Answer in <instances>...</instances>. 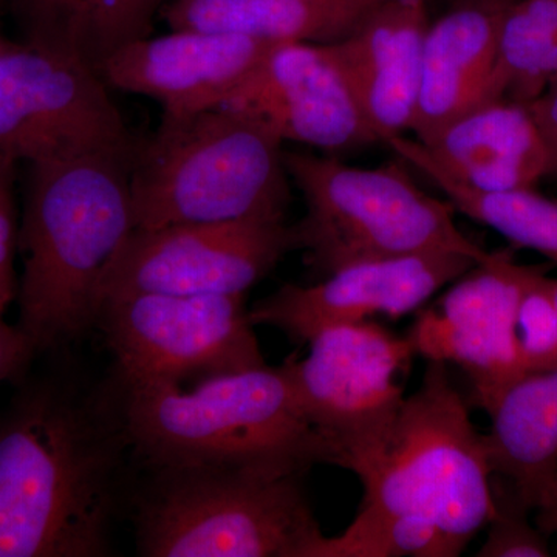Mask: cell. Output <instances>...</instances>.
Returning <instances> with one entry per match:
<instances>
[{
    "instance_id": "cell-1",
    "label": "cell",
    "mask_w": 557,
    "mask_h": 557,
    "mask_svg": "<svg viewBox=\"0 0 557 557\" xmlns=\"http://www.w3.org/2000/svg\"><path fill=\"white\" fill-rule=\"evenodd\" d=\"M129 457L115 380L22 392L0 418V557L112 555Z\"/></svg>"
},
{
    "instance_id": "cell-2",
    "label": "cell",
    "mask_w": 557,
    "mask_h": 557,
    "mask_svg": "<svg viewBox=\"0 0 557 557\" xmlns=\"http://www.w3.org/2000/svg\"><path fill=\"white\" fill-rule=\"evenodd\" d=\"M131 166L102 157L28 164L17 327L36 354L95 327L102 276L135 228Z\"/></svg>"
},
{
    "instance_id": "cell-3",
    "label": "cell",
    "mask_w": 557,
    "mask_h": 557,
    "mask_svg": "<svg viewBox=\"0 0 557 557\" xmlns=\"http://www.w3.org/2000/svg\"><path fill=\"white\" fill-rule=\"evenodd\" d=\"M113 379L134 457L145 467L307 474L314 465H333L332 448L300 408L284 364L193 386Z\"/></svg>"
},
{
    "instance_id": "cell-4",
    "label": "cell",
    "mask_w": 557,
    "mask_h": 557,
    "mask_svg": "<svg viewBox=\"0 0 557 557\" xmlns=\"http://www.w3.org/2000/svg\"><path fill=\"white\" fill-rule=\"evenodd\" d=\"M346 469L362 485L350 527L424 519L461 555L493 516L485 437L442 361H428L420 386L403 399L391 428Z\"/></svg>"
},
{
    "instance_id": "cell-5",
    "label": "cell",
    "mask_w": 557,
    "mask_h": 557,
    "mask_svg": "<svg viewBox=\"0 0 557 557\" xmlns=\"http://www.w3.org/2000/svg\"><path fill=\"white\" fill-rule=\"evenodd\" d=\"M265 123L228 108L161 116L131 166L135 228L285 220L289 175Z\"/></svg>"
},
{
    "instance_id": "cell-6",
    "label": "cell",
    "mask_w": 557,
    "mask_h": 557,
    "mask_svg": "<svg viewBox=\"0 0 557 557\" xmlns=\"http://www.w3.org/2000/svg\"><path fill=\"white\" fill-rule=\"evenodd\" d=\"M134 496L145 557H317L306 474L222 465L146 467Z\"/></svg>"
},
{
    "instance_id": "cell-7",
    "label": "cell",
    "mask_w": 557,
    "mask_h": 557,
    "mask_svg": "<svg viewBox=\"0 0 557 557\" xmlns=\"http://www.w3.org/2000/svg\"><path fill=\"white\" fill-rule=\"evenodd\" d=\"M306 215L293 225L296 249L325 277L355 263L454 251L485 262L491 251L467 236L450 201L435 199L399 163L351 168L329 157L285 152Z\"/></svg>"
},
{
    "instance_id": "cell-8",
    "label": "cell",
    "mask_w": 557,
    "mask_h": 557,
    "mask_svg": "<svg viewBox=\"0 0 557 557\" xmlns=\"http://www.w3.org/2000/svg\"><path fill=\"white\" fill-rule=\"evenodd\" d=\"M98 69L38 44L0 50V157L36 164L134 161L139 143Z\"/></svg>"
},
{
    "instance_id": "cell-9",
    "label": "cell",
    "mask_w": 557,
    "mask_h": 557,
    "mask_svg": "<svg viewBox=\"0 0 557 557\" xmlns=\"http://www.w3.org/2000/svg\"><path fill=\"white\" fill-rule=\"evenodd\" d=\"M115 376L193 386L265 366L245 295H135L100 304Z\"/></svg>"
},
{
    "instance_id": "cell-10",
    "label": "cell",
    "mask_w": 557,
    "mask_h": 557,
    "mask_svg": "<svg viewBox=\"0 0 557 557\" xmlns=\"http://www.w3.org/2000/svg\"><path fill=\"white\" fill-rule=\"evenodd\" d=\"M306 358L284 362L300 408L333 453L347 465L379 442L405 399L403 379L416 357L408 336L379 322L322 330Z\"/></svg>"
},
{
    "instance_id": "cell-11",
    "label": "cell",
    "mask_w": 557,
    "mask_h": 557,
    "mask_svg": "<svg viewBox=\"0 0 557 557\" xmlns=\"http://www.w3.org/2000/svg\"><path fill=\"white\" fill-rule=\"evenodd\" d=\"M295 249L285 220L134 228L102 276L98 307L135 295H247Z\"/></svg>"
},
{
    "instance_id": "cell-12",
    "label": "cell",
    "mask_w": 557,
    "mask_h": 557,
    "mask_svg": "<svg viewBox=\"0 0 557 557\" xmlns=\"http://www.w3.org/2000/svg\"><path fill=\"white\" fill-rule=\"evenodd\" d=\"M537 265H520L508 249L491 251L431 306L421 307L408 335L416 355L463 370L472 401L486 410L527 375L518 310Z\"/></svg>"
},
{
    "instance_id": "cell-13",
    "label": "cell",
    "mask_w": 557,
    "mask_h": 557,
    "mask_svg": "<svg viewBox=\"0 0 557 557\" xmlns=\"http://www.w3.org/2000/svg\"><path fill=\"white\" fill-rule=\"evenodd\" d=\"M220 108L255 116L284 143L348 150L380 141L333 44H276Z\"/></svg>"
},
{
    "instance_id": "cell-14",
    "label": "cell",
    "mask_w": 557,
    "mask_h": 557,
    "mask_svg": "<svg viewBox=\"0 0 557 557\" xmlns=\"http://www.w3.org/2000/svg\"><path fill=\"white\" fill-rule=\"evenodd\" d=\"M478 260L454 251L355 263L313 285L287 284L249 309L255 325H270L309 344L322 330L375 317L418 311Z\"/></svg>"
},
{
    "instance_id": "cell-15",
    "label": "cell",
    "mask_w": 557,
    "mask_h": 557,
    "mask_svg": "<svg viewBox=\"0 0 557 557\" xmlns=\"http://www.w3.org/2000/svg\"><path fill=\"white\" fill-rule=\"evenodd\" d=\"M234 33L171 28L120 47L98 72L112 89L152 98L164 116L220 108L271 47Z\"/></svg>"
},
{
    "instance_id": "cell-16",
    "label": "cell",
    "mask_w": 557,
    "mask_h": 557,
    "mask_svg": "<svg viewBox=\"0 0 557 557\" xmlns=\"http://www.w3.org/2000/svg\"><path fill=\"white\" fill-rule=\"evenodd\" d=\"M431 0H381L346 39L333 44L381 138L409 131L420 84Z\"/></svg>"
},
{
    "instance_id": "cell-17",
    "label": "cell",
    "mask_w": 557,
    "mask_h": 557,
    "mask_svg": "<svg viewBox=\"0 0 557 557\" xmlns=\"http://www.w3.org/2000/svg\"><path fill=\"white\" fill-rule=\"evenodd\" d=\"M505 9L454 3L429 25L409 131L429 145L458 116L479 106L496 65Z\"/></svg>"
},
{
    "instance_id": "cell-18",
    "label": "cell",
    "mask_w": 557,
    "mask_h": 557,
    "mask_svg": "<svg viewBox=\"0 0 557 557\" xmlns=\"http://www.w3.org/2000/svg\"><path fill=\"white\" fill-rule=\"evenodd\" d=\"M423 148L450 177L480 193L536 189L549 174L547 145L520 102H482Z\"/></svg>"
},
{
    "instance_id": "cell-19",
    "label": "cell",
    "mask_w": 557,
    "mask_h": 557,
    "mask_svg": "<svg viewBox=\"0 0 557 557\" xmlns=\"http://www.w3.org/2000/svg\"><path fill=\"white\" fill-rule=\"evenodd\" d=\"M381 0H170L160 16L171 28L234 33L267 42L335 44Z\"/></svg>"
},
{
    "instance_id": "cell-20",
    "label": "cell",
    "mask_w": 557,
    "mask_h": 557,
    "mask_svg": "<svg viewBox=\"0 0 557 557\" xmlns=\"http://www.w3.org/2000/svg\"><path fill=\"white\" fill-rule=\"evenodd\" d=\"M493 474L508 480L528 507L557 472V368L531 372L486 410Z\"/></svg>"
},
{
    "instance_id": "cell-21",
    "label": "cell",
    "mask_w": 557,
    "mask_h": 557,
    "mask_svg": "<svg viewBox=\"0 0 557 557\" xmlns=\"http://www.w3.org/2000/svg\"><path fill=\"white\" fill-rule=\"evenodd\" d=\"M25 40L100 69L113 51L146 38L170 0H13Z\"/></svg>"
},
{
    "instance_id": "cell-22",
    "label": "cell",
    "mask_w": 557,
    "mask_h": 557,
    "mask_svg": "<svg viewBox=\"0 0 557 557\" xmlns=\"http://www.w3.org/2000/svg\"><path fill=\"white\" fill-rule=\"evenodd\" d=\"M381 143L434 182L456 211L497 231L515 247L533 249L557 263V200L536 189L480 193L450 177L417 139L398 134L386 135Z\"/></svg>"
},
{
    "instance_id": "cell-23",
    "label": "cell",
    "mask_w": 557,
    "mask_h": 557,
    "mask_svg": "<svg viewBox=\"0 0 557 557\" xmlns=\"http://www.w3.org/2000/svg\"><path fill=\"white\" fill-rule=\"evenodd\" d=\"M555 86L557 0H518L502 16L496 65L482 102L528 104Z\"/></svg>"
},
{
    "instance_id": "cell-24",
    "label": "cell",
    "mask_w": 557,
    "mask_h": 557,
    "mask_svg": "<svg viewBox=\"0 0 557 557\" xmlns=\"http://www.w3.org/2000/svg\"><path fill=\"white\" fill-rule=\"evenodd\" d=\"M457 557L440 528L420 518H392L369 527L348 525L325 536L317 557Z\"/></svg>"
},
{
    "instance_id": "cell-25",
    "label": "cell",
    "mask_w": 557,
    "mask_h": 557,
    "mask_svg": "<svg viewBox=\"0 0 557 557\" xmlns=\"http://www.w3.org/2000/svg\"><path fill=\"white\" fill-rule=\"evenodd\" d=\"M493 491V516L487 522V533L479 557H548V537L531 520L533 509L528 507L515 486L500 478L491 475Z\"/></svg>"
},
{
    "instance_id": "cell-26",
    "label": "cell",
    "mask_w": 557,
    "mask_h": 557,
    "mask_svg": "<svg viewBox=\"0 0 557 557\" xmlns=\"http://www.w3.org/2000/svg\"><path fill=\"white\" fill-rule=\"evenodd\" d=\"M547 267L528 278L518 310V336L527 373L557 368V310L547 288Z\"/></svg>"
},
{
    "instance_id": "cell-27",
    "label": "cell",
    "mask_w": 557,
    "mask_h": 557,
    "mask_svg": "<svg viewBox=\"0 0 557 557\" xmlns=\"http://www.w3.org/2000/svg\"><path fill=\"white\" fill-rule=\"evenodd\" d=\"M14 171L16 163L0 157V317L17 296L14 256L20 230L14 203Z\"/></svg>"
},
{
    "instance_id": "cell-28",
    "label": "cell",
    "mask_w": 557,
    "mask_h": 557,
    "mask_svg": "<svg viewBox=\"0 0 557 557\" xmlns=\"http://www.w3.org/2000/svg\"><path fill=\"white\" fill-rule=\"evenodd\" d=\"M35 355V347L17 324H7L0 317V383L20 376Z\"/></svg>"
},
{
    "instance_id": "cell-29",
    "label": "cell",
    "mask_w": 557,
    "mask_h": 557,
    "mask_svg": "<svg viewBox=\"0 0 557 557\" xmlns=\"http://www.w3.org/2000/svg\"><path fill=\"white\" fill-rule=\"evenodd\" d=\"M536 121L539 131L547 145L549 157L548 178L557 180V86L552 87L525 104Z\"/></svg>"
},
{
    "instance_id": "cell-30",
    "label": "cell",
    "mask_w": 557,
    "mask_h": 557,
    "mask_svg": "<svg viewBox=\"0 0 557 557\" xmlns=\"http://www.w3.org/2000/svg\"><path fill=\"white\" fill-rule=\"evenodd\" d=\"M534 523L539 530L549 537L557 533V472L542 487L536 507H534Z\"/></svg>"
},
{
    "instance_id": "cell-31",
    "label": "cell",
    "mask_w": 557,
    "mask_h": 557,
    "mask_svg": "<svg viewBox=\"0 0 557 557\" xmlns=\"http://www.w3.org/2000/svg\"><path fill=\"white\" fill-rule=\"evenodd\" d=\"M518 0H453L454 3H475V5L494 7V9H507Z\"/></svg>"
},
{
    "instance_id": "cell-32",
    "label": "cell",
    "mask_w": 557,
    "mask_h": 557,
    "mask_svg": "<svg viewBox=\"0 0 557 557\" xmlns=\"http://www.w3.org/2000/svg\"><path fill=\"white\" fill-rule=\"evenodd\" d=\"M547 288L557 310V278L547 276Z\"/></svg>"
},
{
    "instance_id": "cell-33",
    "label": "cell",
    "mask_w": 557,
    "mask_h": 557,
    "mask_svg": "<svg viewBox=\"0 0 557 557\" xmlns=\"http://www.w3.org/2000/svg\"><path fill=\"white\" fill-rule=\"evenodd\" d=\"M9 40L10 39H7L5 36L2 35V32H0V50L9 44Z\"/></svg>"
}]
</instances>
